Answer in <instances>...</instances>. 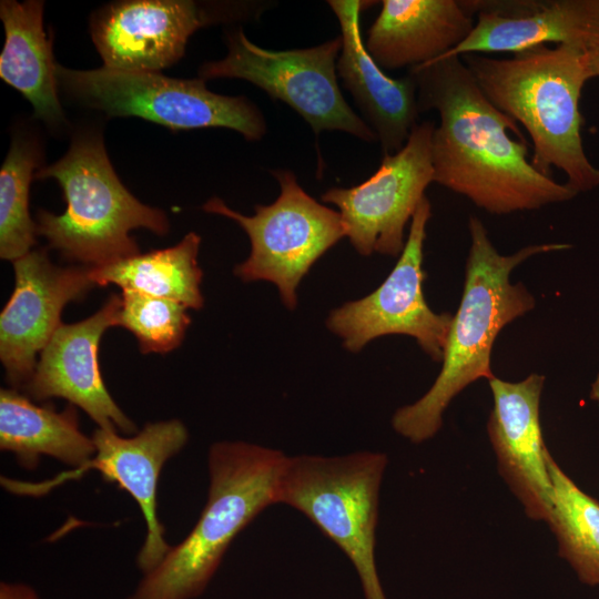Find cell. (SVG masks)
I'll return each instance as SVG.
<instances>
[{
	"instance_id": "cell-1",
	"label": "cell",
	"mask_w": 599,
	"mask_h": 599,
	"mask_svg": "<svg viewBox=\"0 0 599 599\" xmlns=\"http://www.w3.org/2000/svg\"><path fill=\"white\" fill-rule=\"evenodd\" d=\"M419 112L436 110L432 136L434 182L491 214L537 210L577 193L528 160L517 122L484 94L460 57L409 69Z\"/></svg>"
},
{
	"instance_id": "cell-2",
	"label": "cell",
	"mask_w": 599,
	"mask_h": 599,
	"mask_svg": "<svg viewBox=\"0 0 599 599\" xmlns=\"http://www.w3.org/2000/svg\"><path fill=\"white\" fill-rule=\"evenodd\" d=\"M468 229L465 285L453 315L440 373L419 399L398 408L392 418L394 430L413 444L424 443L439 432L446 408L468 385L494 377L490 355L499 332L535 307L526 286L510 282L511 271L530 256L569 247L560 243L534 244L501 255L478 217H469Z\"/></svg>"
},
{
	"instance_id": "cell-3",
	"label": "cell",
	"mask_w": 599,
	"mask_h": 599,
	"mask_svg": "<svg viewBox=\"0 0 599 599\" xmlns=\"http://www.w3.org/2000/svg\"><path fill=\"white\" fill-rule=\"evenodd\" d=\"M460 58L487 99L526 129L534 149L530 162L540 173L561 170L577 194L599 185V169L588 160L580 132V95L591 79L585 51L539 45L511 58Z\"/></svg>"
},
{
	"instance_id": "cell-4",
	"label": "cell",
	"mask_w": 599,
	"mask_h": 599,
	"mask_svg": "<svg viewBox=\"0 0 599 599\" xmlns=\"http://www.w3.org/2000/svg\"><path fill=\"white\" fill-rule=\"evenodd\" d=\"M286 455L246 441L209 450L206 504L190 534L145 573L129 599H193L207 587L234 538L266 507Z\"/></svg>"
},
{
	"instance_id": "cell-5",
	"label": "cell",
	"mask_w": 599,
	"mask_h": 599,
	"mask_svg": "<svg viewBox=\"0 0 599 599\" xmlns=\"http://www.w3.org/2000/svg\"><path fill=\"white\" fill-rule=\"evenodd\" d=\"M35 177L57 180L67 202L62 214L37 212V235L85 266L139 254L132 230L146 229L158 235L169 231L166 214L140 202L118 177L99 131L79 132L67 153L38 170Z\"/></svg>"
},
{
	"instance_id": "cell-6",
	"label": "cell",
	"mask_w": 599,
	"mask_h": 599,
	"mask_svg": "<svg viewBox=\"0 0 599 599\" xmlns=\"http://www.w3.org/2000/svg\"><path fill=\"white\" fill-rule=\"evenodd\" d=\"M388 464L380 451L286 456L276 504L307 517L356 569L365 599H386L376 562L379 490Z\"/></svg>"
},
{
	"instance_id": "cell-7",
	"label": "cell",
	"mask_w": 599,
	"mask_h": 599,
	"mask_svg": "<svg viewBox=\"0 0 599 599\" xmlns=\"http://www.w3.org/2000/svg\"><path fill=\"white\" fill-rule=\"evenodd\" d=\"M59 89L75 102L109 116H138L171 130L226 128L261 140L266 122L245 97L210 91L205 80L110 68L73 70L57 63Z\"/></svg>"
},
{
	"instance_id": "cell-8",
	"label": "cell",
	"mask_w": 599,
	"mask_h": 599,
	"mask_svg": "<svg viewBox=\"0 0 599 599\" xmlns=\"http://www.w3.org/2000/svg\"><path fill=\"white\" fill-rule=\"evenodd\" d=\"M272 173L280 195L270 205H256L254 215H243L219 197L206 201L203 210L237 222L250 237L251 253L234 274L244 282L275 284L285 307L294 309L301 281L346 231L341 214L308 195L293 172Z\"/></svg>"
},
{
	"instance_id": "cell-9",
	"label": "cell",
	"mask_w": 599,
	"mask_h": 599,
	"mask_svg": "<svg viewBox=\"0 0 599 599\" xmlns=\"http://www.w3.org/2000/svg\"><path fill=\"white\" fill-rule=\"evenodd\" d=\"M227 48L226 57L200 68L201 79L246 80L290 105L316 134L338 130L364 141L376 139L339 90L336 64L341 35L312 48L276 51L256 45L237 28L227 33Z\"/></svg>"
},
{
	"instance_id": "cell-10",
	"label": "cell",
	"mask_w": 599,
	"mask_h": 599,
	"mask_svg": "<svg viewBox=\"0 0 599 599\" xmlns=\"http://www.w3.org/2000/svg\"><path fill=\"white\" fill-rule=\"evenodd\" d=\"M430 214V203L425 196L410 220L404 250L385 281L367 296L329 313L326 325L347 351L357 353L380 336L407 335L433 361H443L453 315L435 313L423 292V250Z\"/></svg>"
},
{
	"instance_id": "cell-11",
	"label": "cell",
	"mask_w": 599,
	"mask_h": 599,
	"mask_svg": "<svg viewBox=\"0 0 599 599\" xmlns=\"http://www.w3.org/2000/svg\"><path fill=\"white\" fill-rule=\"evenodd\" d=\"M434 128L428 121L417 124L405 145L384 155L377 171L363 183L322 194L323 202L338 209L346 236L361 255L397 256L403 252L405 227L434 182Z\"/></svg>"
},
{
	"instance_id": "cell-12",
	"label": "cell",
	"mask_w": 599,
	"mask_h": 599,
	"mask_svg": "<svg viewBox=\"0 0 599 599\" xmlns=\"http://www.w3.org/2000/svg\"><path fill=\"white\" fill-rule=\"evenodd\" d=\"M94 456L82 467L59 475L50 481L31 484L2 479L11 493L41 495L68 479L81 477L95 469L109 481L129 493L140 506L146 526L144 542L136 565L145 573L153 570L171 549L165 528L158 517V481L164 464L185 446L189 433L179 419L148 423L135 435L119 436L116 430L98 428L92 435Z\"/></svg>"
},
{
	"instance_id": "cell-13",
	"label": "cell",
	"mask_w": 599,
	"mask_h": 599,
	"mask_svg": "<svg viewBox=\"0 0 599 599\" xmlns=\"http://www.w3.org/2000/svg\"><path fill=\"white\" fill-rule=\"evenodd\" d=\"M14 288L0 314V359L8 383L23 388L37 366V354L62 324L64 306L95 284L89 266L53 264L44 250L12 262Z\"/></svg>"
},
{
	"instance_id": "cell-14",
	"label": "cell",
	"mask_w": 599,
	"mask_h": 599,
	"mask_svg": "<svg viewBox=\"0 0 599 599\" xmlns=\"http://www.w3.org/2000/svg\"><path fill=\"white\" fill-rule=\"evenodd\" d=\"M207 7L184 0L111 3L93 14L92 41L105 68L159 72L183 57L194 31L226 14Z\"/></svg>"
},
{
	"instance_id": "cell-15",
	"label": "cell",
	"mask_w": 599,
	"mask_h": 599,
	"mask_svg": "<svg viewBox=\"0 0 599 599\" xmlns=\"http://www.w3.org/2000/svg\"><path fill=\"white\" fill-rule=\"evenodd\" d=\"M121 296L112 294L90 317L61 324L40 353L35 369L24 385L34 400L64 398L84 410L99 428L132 434L134 423L109 394L98 363L103 333L118 326Z\"/></svg>"
},
{
	"instance_id": "cell-16",
	"label": "cell",
	"mask_w": 599,
	"mask_h": 599,
	"mask_svg": "<svg viewBox=\"0 0 599 599\" xmlns=\"http://www.w3.org/2000/svg\"><path fill=\"white\" fill-rule=\"evenodd\" d=\"M494 406L487 434L498 473L535 521L548 522L551 512V480L540 423L545 377L531 374L516 383L496 376L488 379Z\"/></svg>"
},
{
	"instance_id": "cell-17",
	"label": "cell",
	"mask_w": 599,
	"mask_h": 599,
	"mask_svg": "<svg viewBox=\"0 0 599 599\" xmlns=\"http://www.w3.org/2000/svg\"><path fill=\"white\" fill-rule=\"evenodd\" d=\"M464 2L473 16L477 14V21L470 34L439 59L501 52L515 54L547 43L587 51L599 42V0Z\"/></svg>"
},
{
	"instance_id": "cell-18",
	"label": "cell",
	"mask_w": 599,
	"mask_h": 599,
	"mask_svg": "<svg viewBox=\"0 0 599 599\" xmlns=\"http://www.w3.org/2000/svg\"><path fill=\"white\" fill-rule=\"evenodd\" d=\"M339 27L342 50L336 69L344 87L372 125L384 155L399 151L418 124L417 87L408 73L392 78L374 61L361 33V12L372 3L359 0L327 1Z\"/></svg>"
},
{
	"instance_id": "cell-19",
	"label": "cell",
	"mask_w": 599,
	"mask_h": 599,
	"mask_svg": "<svg viewBox=\"0 0 599 599\" xmlns=\"http://www.w3.org/2000/svg\"><path fill=\"white\" fill-rule=\"evenodd\" d=\"M474 26L464 0H384L365 47L383 70L412 69L455 49Z\"/></svg>"
},
{
	"instance_id": "cell-20",
	"label": "cell",
	"mask_w": 599,
	"mask_h": 599,
	"mask_svg": "<svg viewBox=\"0 0 599 599\" xmlns=\"http://www.w3.org/2000/svg\"><path fill=\"white\" fill-rule=\"evenodd\" d=\"M42 17V1H1L6 39L0 78L30 102L38 119L59 129L65 125V116L58 95L57 63Z\"/></svg>"
},
{
	"instance_id": "cell-21",
	"label": "cell",
	"mask_w": 599,
	"mask_h": 599,
	"mask_svg": "<svg viewBox=\"0 0 599 599\" xmlns=\"http://www.w3.org/2000/svg\"><path fill=\"white\" fill-rule=\"evenodd\" d=\"M0 448L14 454L27 469H34L43 455L77 469L95 454L92 438L79 428L74 405L57 412L35 405L14 388L0 390Z\"/></svg>"
},
{
	"instance_id": "cell-22",
	"label": "cell",
	"mask_w": 599,
	"mask_h": 599,
	"mask_svg": "<svg viewBox=\"0 0 599 599\" xmlns=\"http://www.w3.org/2000/svg\"><path fill=\"white\" fill-rule=\"evenodd\" d=\"M200 244L201 237L190 232L174 246L90 267V277L95 285L115 284L122 291L166 298L200 309L204 303L203 273L197 263Z\"/></svg>"
},
{
	"instance_id": "cell-23",
	"label": "cell",
	"mask_w": 599,
	"mask_h": 599,
	"mask_svg": "<svg viewBox=\"0 0 599 599\" xmlns=\"http://www.w3.org/2000/svg\"><path fill=\"white\" fill-rule=\"evenodd\" d=\"M547 461L552 486L547 525L558 555L582 583L599 586V501L580 489L551 454Z\"/></svg>"
},
{
	"instance_id": "cell-24",
	"label": "cell",
	"mask_w": 599,
	"mask_h": 599,
	"mask_svg": "<svg viewBox=\"0 0 599 599\" xmlns=\"http://www.w3.org/2000/svg\"><path fill=\"white\" fill-rule=\"evenodd\" d=\"M40 151L31 138L16 136L0 171V256L14 261L35 244L37 224L29 213L31 180Z\"/></svg>"
},
{
	"instance_id": "cell-25",
	"label": "cell",
	"mask_w": 599,
	"mask_h": 599,
	"mask_svg": "<svg viewBox=\"0 0 599 599\" xmlns=\"http://www.w3.org/2000/svg\"><path fill=\"white\" fill-rule=\"evenodd\" d=\"M183 304L131 291H122L118 326L130 331L143 354H165L182 343L191 323Z\"/></svg>"
},
{
	"instance_id": "cell-26",
	"label": "cell",
	"mask_w": 599,
	"mask_h": 599,
	"mask_svg": "<svg viewBox=\"0 0 599 599\" xmlns=\"http://www.w3.org/2000/svg\"><path fill=\"white\" fill-rule=\"evenodd\" d=\"M0 599H39V598L35 591L27 585L2 582L0 585Z\"/></svg>"
},
{
	"instance_id": "cell-27",
	"label": "cell",
	"mask_w": 599,
	"mask_h": 599,
	"mask_svg": "<svg viewBox=\"0 0 599 599\" xmlns=\"http://www.w3.org/2000/svg\"><path fill=\"white\" fill-rule=\"evenodd\" d=\"M585 60L590 77H599V42L585 51Z\"/></svg>"
},
{
	"instance_id": "cell-28",
	"label": "cell",
	"mask_w": 599,
	"mask_h": 599,
	"mask_svg": "<svg viewBox=\"0 0 599 599\" xmlns=\"http://www.w3.org/2000/svg\"><path fill=\"white\" fill-rule=\"evenodd\" d=\"M590 398L591 400L596 402L599 406V370L597 373V376L591 385L590 389Z\"/></svg>"
}]
</instances>
